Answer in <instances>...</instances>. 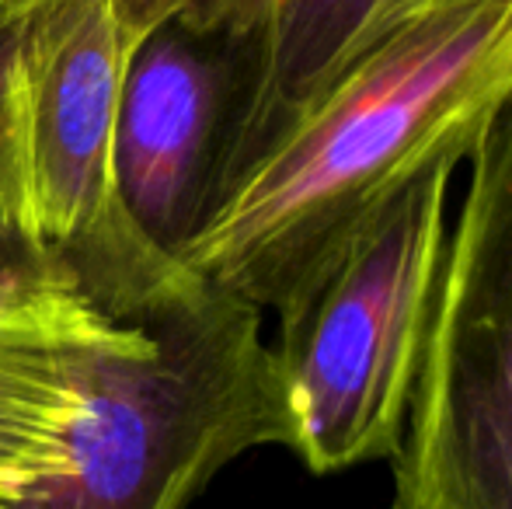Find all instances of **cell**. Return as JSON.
Wrapping results in <instances>:
<instances>
[{
    "mask_svg": "<svg viewBox=\"0 0 512 509\" xmlns=\"http://www.w3.org/2000/svg\"><path fill=\"white\" fill-rule=\"evenodd\" d=\"M234 4L262 14V0H115V14H119L126 42L133 46L150 25H157L164 18H175V14H185V18H216V14L230 11Z\"/></svg>",
    "mask_w": 512,
    "mask_h": 509,
    "instance_id": "30bf717a",
    "label": "cell"
},
{
    "mask_svg": "<svg viewBox=\"0 0 512 509\" xmlns=\"http://www.w3.org/2000/svg\"><path fill=\"white\" fill-rule=\"evenodd\" d=\"M129 42L115 0H32L18 67V150L32 227L91 300L161 262L115 196V112Z\"/></svg>",
    "mask_w": 512,
    "mask_h": 509,
    "instance_id": "8992f818",
    "label": "cell"
},
{
    "mask_svg": "<svg viewBox=\"0 0 512 509\" xmlns=\"http://www.w3.org/2000/svg\"><path fill=\"white\" fill-rule=\"evenodd\" d=\"M108 321L74 276L0 297V509H18L63 468Z\"/></svg>",
    "mask_w": 512,
    "mask_h": 509,
    "instance_id": "52a82bcc",
    "label": "cell"
},
{
    "mask_svg": "<svg viewBox=\"0 0 512 509\" xmlns=\"http://www.w3.org/2000/svg\"><path fill=\"white\" fill-rule=\"evenodd\" d=\"M32 0H0V297L70 276L32 227L18 150V67Z\"/></svg>",
    "mask_w": 512,
    "mask_h": 509,
    "instance_id": "9c48e42d",
    "label": "cell"
},
{
    "mask_svg": "<svg viewBox=\"0 0 512 509\" xmlns=\"http://www.w3.org/2000/svg\"><path fill=\"white\" fill-rule=\"evenodd\" d=\"M453 164L401 196L279 311L272 346L293 412V454L314 475L391 461L432 325L446 258Z\"/></svg>",
    "mask_w": 512,
    "mask_h": 509,
    "instance_id": "3957f363",
    "label": "cell"
},
{
    "mask_svg": "<svg viewBox=\"0 0 512 509\" xmlns=\"http://www.w3.org/2000/svg\"><path fill=\"white\" fill-rule=\"evenodd\" d=\"M509 102L512 0L387 35L244 175L182 265L279 314L422 171L467 161Z\"/></svg>",
    "mask_w": 512,
    "mask_h": 509,
    "instance_id": "6da1fadb",
    "label": "cell"
},
{
    "mask_svg": "<svg viewBox=\"0 0 512 509\" xmlns=\"http://www.w3.org/2000/svg\"><path fill=\"white\" fill-rule=\"evenodd\" d=\"M262 88V18H164L129 46L115 112V196L147 248L185 262L237 185Z\"/></svg>",
    "mask_w": 512,
    "mask_h": 509,
    "instance_id": "5b68a950",
    "label": "cell"
},
{
    "mask_svg": "<svg viewBox=\"0 0 512 509\" xmlns=\"http://www.w3.org/2000/svg\"><path fill=\"white\" fill-rule=\"evenodd\" d=\"M446 238L394 509H512V102L478 140Z\"/></svg>",
    "mask_w": 512,
    "mask_h": 509,
    "instance_id": "277c9868",
    "label": "cell"
},
{
    "mask_svg": "<svg viewBox=\"0 0 512 509\" xmlns=\"http://www.w3.org/2000/svg\"><path fill=\"white\" fill-rule=\"evenodd\" d=\"M377 4L262 0V88L237 157V185L345 74Z\"/></svg>",
    "mask_w": 512,
    "mask_h": 509,
    "instance_id": "ba28073f",
    "label": "cell"
},
{
    "mask_svg": "<svg viewBox=\"0 0 512 509\" xmlns=\"http://www.w3.org/2000/svg\"><path fill=\"white\" fill-rule=\"evenodd\" d=\"M102 307L67 461L18 509H185L248 450H293L265 311L182 262Z\"/></svg>",
    "mask_w": 512,
    "mask_h": 509,
    "instance_id": "7a4b0ae2",
    "label": "cell"
},
{
    "mask_svg": "<svg viewBox=\"0 0 512 509\" xmlns=\"http://www.w3.org/2000/svg\"><path fill=\"white\" fill-rule=\"evenodd\" d=\"M478 4H499V0H380L370 25H366L363 39H359L356 56H363L366 49L377 46L387 35L405 32V28L418 25V21H425V18H439V14L464 11V7H478ZM356 56H352V60H356Z\"/></svg>",
    "mask_w": 512,
    "mask_h": 509,
    "instance_id": "8fae6325",
    "label": "cell"
}]
</instances>
